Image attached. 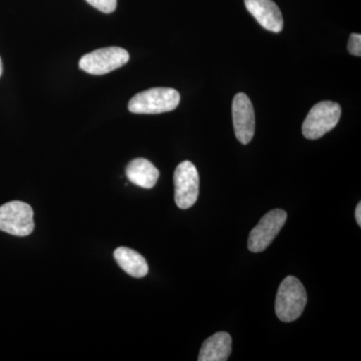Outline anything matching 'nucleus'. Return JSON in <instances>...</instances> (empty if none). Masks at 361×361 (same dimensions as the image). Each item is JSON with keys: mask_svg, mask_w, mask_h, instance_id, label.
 <instances>
[{"mask_svg": "<svg viewBox=\"0 0 361 361\" xmlns=\"http://www.w3.org/2000/svg\"><path fill=\"white\" fill-rule=\"evenodd\" d=\"M307 303L303 284L294 276H287L278 288L275 312L283 322H292L302 314Z\"/></svg>", "mask_w": 361, "mask_h": 361, "instance_id": "obj_1", "label": "nucleus"}, {"mask_svg": "<svg viewBox=\"0 0 361 361\" xmlns=\"http://www.w3.org/2000/svg\"><path fill=\"white\" fill-rule=\"evenodd\" d=\"M180 101L178 90L169 87H154L133 97L128 109L130 113L154 115L174 111L179 106Z\"/></svg>", "mask_w": 361, "mask_h": 361, "instance_id": "obj_2", "label": "nucleus"}, {"mask_svg": "<svg viewBox=\"0 0 361 361\" xmlns=\"http://www.w3.org/2000/svg\"><path fill=\"white\" fill-rule=\"evenodd\" d=\"M341 116V108L336 102L316 104L310 111L302 125L304 137L317 140L336 127Z\"/></svg>", "mask_w": 361, "mask_h": 361, "instance_id": "obj_3", "label": "nucleus"}, {"mask_svg": "<svg viewBox=\"0 0 361 361\" xmlns=\"http://www.w3.org/2000/svg\"><path fill=\"white\" fill-rule=\"evenodd\" d=\"M35 230L33 210L25 202L13 201L0 207V231L25 237Z\"/></svg>", "mask_w": 361, "mask_h": 361, "instance_id": "obj_4", "label": "nucleus"}, {"mask_svg": "<svg viewBox=\"0 0 361 361\" xmlns=\"http://www.w3.org/2000/svg\"><path fill=\"white\" fill-rule=\"evenodd\" d=\"M129 59V52L122 47H104L85 54L78 66L90 75H103L122 68Z\"/></svg>", "mask_w": 361, "mask_h": 361, "instance_id": "obj_5", "label": "nucleus"}, {"mask_svg": "<svg viewBox=\"0 0 361 361\" xmlns=\"http://www.w3.org/2000/svg\"><path fill=\"white\" fill-rule=\"evenodd\" d=\"M199 173L192 161H184L174 173L175 202L183 210L195 205L199 196Z\"/></svg>", "mask_w": 361, "mask_h": 361, "instance_id": "obj_6", "label": "nucleus"}, {"mask_svg": "<svg viewBox=\"0 0 361 361\" xmlns=\"http://www.w3.org/2000/svg\"><path fill=\"white\" fill-rule=\"evenodd\" d=\"M286 220L287 213L281 209H275L265 214L249 235V250L253 253L264 251L283 228Z\"/></svg>", "mask_w": 361, "mask_h": 361, "instance_id": "obj_7", "label": "nucleus"}, {"mask_svg": "<svg viewBox=\"0 0 361 361\" xmlns=\"http://www.w3.org/2000/svg\"><path fill=\"white\" fill-rule=\"evenodd\" d=\"M232 116L237 140L241 144H249L255 134V114L250 99L244 92L234 97Z\"/></svg>", "mask_w": 361, "mask_h": 361, "instance_id": "obj_8", "label": "nucleus"}, {"mask_svg": "<svg viewBox=\"0 0 361 361\" xmlns=\"http://www.w3.org/2000/svg\"><path fill=\"white\" fill-rule=\"evenodd\" d=\"M246 8L259 25L272 32L283 30V16L273 0H244Z\"/></svg>", "mask_w": 361, "mask_h": 361, "instance_id": "obj_9", "label": "nucleus"}, {"mask_svg": "<svg viewBox=\"0 0 361 361\" xmlns=\"http://www.w3.org/2000/svg\"><path fill=\"white\" fill-rule=\"evenodd\" d=\"M126 175L133 184L144 189H152L158 182L160 172L147 159L137 158L128 164Z\"/></svg>", "mask_w": 361, "mask_h": 361, "instance_id": "obj_10", "label": "nucleus"}, {"mask_svg": "<svg viewBox=\"0 0 361 361\" xmlns=\"http://www.w3.org/2000/svg\"><path fill=\"white\" fill-rule=\"evenodd\" d=\"M232 353V337L227 332L221 331L204 341L199 361H226Z\"/></svg>", "mask_w": 361, "mask_h": 361, "instance_id": "obj_11", "label": "nucleus"}, {"mask_svg": "<svg viewBox=\"0 0 361 361\" xmlns=\"http://www.w3.org/2000/svg\"><path fill=\"white\" fill-rule=\"evenodd\" d=\"M116 263L125 272L135 278H142L149 273V266L146 259L127 247H118L114 252Z\"/></svg>", "mask_w": 361, "mask_h": 361, "instance_id": "obj_12", "label": "nucleus"}, {"mask_svg": "<svg viewBox=\"0 0 361 361\" xmlns=\"http://www.w3.org/2000/svg\"><path fill=\"white\" fill-rule=\"evenodd\" d=\"M85 1L104 13H114L116 8V0H85Z\"/></svg>", "mask_w": 361, "mask_h": 361, "instance_id": "obj_13", "label": "nucleus"}, {"mask_svg": "<svg viewBox=\"0 0 361 361\" xmlns=\"http://www.w3.org/2000/svg\"><path fill=\"white\" fill-rule=\"evenodd\" d=\"M348 51L353 56H361V35L360 33H351L348 40Z\"/></svg>", "mask_w": 361, "mask_h": 361, "instance_id": "obj_14", "label": "nucleus"}, {"mask_svg": "<svg viewBox=\"0 0 361 361\" xmlns=\"http://www.w3.org/2000/svg\"><path fill=\"white\" fill-rule=\"evenodd\" d=\"M355 219L357 222L358 226H361V203H358L357 207L355 209Z\"/></svg>", "mask_w": 361, "mask_h": 361, "instance_id": "obj_15", "label": "nucleus"}, {"mask_svg": "<svg viewBox=\"0 0 361 361\" xmlns=\"http://www.w3.org/2000/svg\"><path fill=\"white\" fill-rule=\"evenodd\" d=\"M2 71H4V66H2V59L0 58V77L2 75Z\"/></svg>", "mask_w": 361, "mask_h": 361, "instance_id": "obj_16", "label": "nucleus"}]
</instances>
